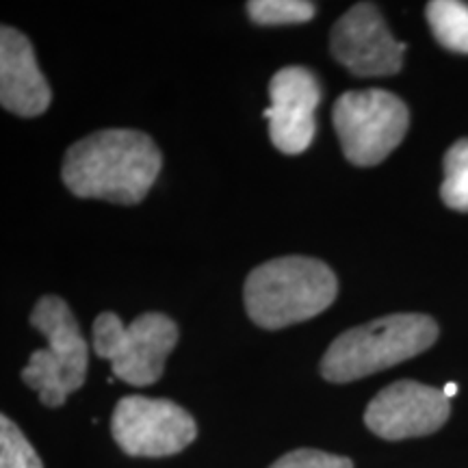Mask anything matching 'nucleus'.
I'll list each match as a JSON object with an SVG mask.
<instances>
[{"label":"nucleus","instance_id":"obj_1","mask_svg":"<svg viewBox=\"0 0 468 468\" xmlns=\"http://www.w3.org/2000/svg\"><path fill=\"white\" fill-rule=\"evenodd\" d=\"M163 156L152 137L131 128L87 134L66 152L63 183L74 196L115 204H139L161 172Z\"/></svg>","mask_w":468,"mask_h":468},{"label":"nucleus","instance_id":"obj_2","mask_svg":"<svg viewBox=\"0 0 468 468\" xmlns=\"http://www.w3.org/2000/svg\"><path fill=\"white\" fill-rule=\"evenodd\" d=\"M338 280L330 267L310 256H282L251 269L243 300L250 319L265 330L302 324L335 303Z\"/></svg>","mask_w":468,"mask_h":468},{"label":"nucleus","instance_id":"obj_3","mask_svg":"<svg viewBox=\"0 0 468 468\" xmlns=\"http://www.w3.org/2000/svg\"><path fill=\"white\" fill-rule=\"evenodd\" d=\"M436 338L438 325L427 314L379 317L335 338L321 360V376L332 384L356 382L423 354Z\"/></svg>","mask_w":468,"mask_h":468},{"label":"nucleus","instance_id":"obj_4","mask_svg":"<svg viewBox=\"0 0 468 468\" xmlns=\"http://www.w3.org/2000/svg\"><path fill=\"white\" fill-rule=\"evenodd\" d=\"M31 325L48 341L37 349L22 371V379L37 390L39 401L48 408L63 406L68 395L85 384L90 349L79 330V321L61 297L46 295L35 303Z\"/></svg>","mask_w":468,"mask_h":468},{"label":"nucleus","instance_id":"obj_5","mask_svg":"<svg viewBox=\"0 0 468 468\" xmlns=\"http://www.w3.org/2000/svg\"><path fill=\"white\" fill-rule=\"evenodd\" d=\"M176 343L178 327L161 313H145L131 325L115 313H102L93 321V349L111 362L115 378L131 386L159 382Z\"/></svg>","mask_w":468,"mask_h":468},{"label":"nucleus","instance_id":"obj_6","mask_svg":"<svg viewBox=\"0 0 468 468\" xmlns=\"http://www.w3.org/2000/svg\"><path fill=\"white\" fill-rule=\"evenodd\" d=\"M332 120L345 159L351 165L373 167L403 142L410 111L406 102L390 91H345L335 102Z\"/></svg>","mask_w":468,"mask_h":468},{"label":"nucleus","instance_id":"obj_7","mask_svg":"<svg viewBox=\"0 0 468 468\" xmlns=\"http://www.w3.org/2000/svg\"><path fill=\"white\" fill-rule=\"evenodd\" d=\"M111 434L133 458H165L196 441L197 425L178 403L131 395L117 401Z\"/></svg>","mask_w":468,"mask_h":468},{"label":"nucleus","instance_id":"obj_8","mask_svg":"<svg viewBox=\"0 0 468 468\" xmlns=\"http://www.w3.org/2000/svg\"><path fill=\"white\" fill-rule=\"evenodd\" d=\"M449 399L442 390L414 379L386 386L367 406L365 423L384 441H406L434 434L447 423Z\"/></svg>","mask_w":468,"mask_h":468},{"label":"nucleus","instance_id":"obj_9","mask_svg":"<svg viewBox=\"0 0 468 468\" xmlns=\"http://www.w3.org/2000/svg\"><path fill=\"white\" fill-rule=\"evenodd\" d=\"M332 55L356 76H390L403 66L406 44L397 42L376 5L358 3L338 17L330 35Z\"/></svg>","mask_w":468,"mask_h":468},{"label":"nucleus","instance_id":"obj_10","mask_svg":"<svg viewBox=\"0 0 468 468\" xmlns=\"http://www.w3.org/2000/svg\"><path fill=\"white\" fill-rule=\"evenodd\" d=\"M271 104L265 111L269 137L284 154H302L317 133L314 111L321 102L317 76L308 68L289 66L273 74L269 83Z\"/></svg>","mask_w":468,"mask_h":468},{"label":"nucleus","instance_id":"obj_11","mask_svg":"<svg viewBox=\"0 0 468 468\" xmlns=\"http://www.w3.org/2000/svg\"><path fill=\"white\" fill-rule=\"evenodd\" d=\"M52 91L37 66L27 35L14 27L0 31V102L20 117H37L50 107Z\"/></svg>","mask_w":468,"mask_h":468},{"label":"nucleus","instance_id":"obj_12","mask_svg":"<svg viewBox=\"0 0 468 468\" xmlns=\"http://www.w3.org/2000/svg\"><path fill=\"white\" fill-rule=\"evenodd\" d=\"M427 22L438 44L468 55V5L458 0H431L425 9Z\"/></svg>","mask_w":468,"mask_h":468},{"label":"nucleus","instance_id":"obj_13","mask_svg":"<svg viewBox=\"0 0 468 468\" xmlns=\"http://www.w3.org/2000/svg\"><path fill=\"white\" fill-rule=\"evenodd\" d=\"M441 197L449 208L468 213V139H460L444 154Z\"/></svg>","mask_w":468,"mask_h":468},{"label":"nucleus","instance_id":"obj_14","mask_svg":"<svg viewBox=\"0 0 468 468\" xmlns=\"http://www.w3.org/2000/svg\"><path fill=\"white\" fill-rule=\"evenodd\" d=\"M314 5L308 0H251L248 14L256 25H303L314 17Z\"/></svg>","mask_w":468,"mask_h":468},{"label":"nucleus","instance_id":"obj_15","mask_svg":"<svg viewBox=\"0 0 468 468\" xmlns=\"http://www.w3.org/2000/svg\"><path fill=\"white\" fill-rule=\"evenodd\" d=\"M0 468H44L33 444L9 417H0Z\"/></svg>","mask_w":468,"mask_h":468},{"label":"nucleus","instance_id":"obj_16","mask_svg":"<svg viewBox=\"0 0 468 468\" xmlns=\"http://www.w3.org/2000/svg\"><path fill=\"white\" fill-rule=\"evenodd\" d=\"M269 468H354V462L343 455L319 452V449H295Z\"/></svg>","mask_w":468,"mask_h":468},{"label":"nucleus","instance_id":"obj_17","mask_svg":"<svg viewBox=\"0 0 468 468\" xmlns=\"http://www.w3.org/2000/svg\"><path fill=\"white\" fill-rule=\"evenodd\" d=\"M442 393H444V397H447V399H452V397H453L455 393H458V384L449 382V384L442 388Z\"/></svg>","mask_w":468,"mask_h":468}]
</instances>
